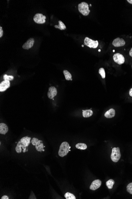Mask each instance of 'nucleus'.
Listing matches in <instances>:
<instances>
[{
    "mask_svg": "<svg viewBox=\"0 0 132 199\" xmlns=\"http://www.w3.org/2000/svg\"><path fill=\"white\" fill-rule=\"evenodd\" d=\"M72 79H71L70 80H71V81H72Z\"/></svg>",
    "mask_w": 132,
    "mask_h": 199,
    "instance_id": "34",
    "label": "nucleus"
},
{
    "mask_svg": "<svg viewBox=\"0 0 132 199\" xmlns=\"http://www.w3.org/2000/svg\"><path fill=\"white\" fill-rule=\"evenodd\" d=\"M1 199H9V197L7 196H4L1 197Z\"/></svg>",
    "mask_w": 132,
    "mask_h": 199,
    "instance_id": "27",
    "label": "nucleus"
},
{
    "mask_svg": "<svg viewBox=\"0 0 132 199\" xmlns=\"http://www.w3.org/2000/svg\"><path fill=\"white\" fill-rule=\"evenodd\" d=\"M83 116L84 118L90 117L93 114L92 110L90 109L85 110L83 112Z\"/></svg>",
    "mask_w": 132,
    "mask_h": 199,
    "instance_id": "16",
    "label": "nucleus"
},
{
    "mask_svg": "<svg viewBox=\"0 0 132 199\" xmlns=\"http://www.w3.org/2000/svg\"><path fill=\"white\" fill-rule=\"evenodd\" d=\"M78 9L79 12L84 16L88 15L90 12L89 5L85 2H83L79 4L78 5Z\"/></svg>",
    "mask_w": 132,
    "mask_h": 199,
    "instance_id": "2",
    "label": "nucleus"
},
{
    "mask_svg": "<svg viewBox=\"0 0 132 199\" xmlns=\"http://www.w3.org/2000/svg\"><path fill=\"white\" fill-rule=\"evenodd\" d=\"M129 54L130 56L132 57V48H131L130 51L129 52Z\"/></svg>",
    "mask_w": 132,
    "mask_h": 199,
    "instance_id": "29",
    "label": "nucleus"
},
{
    "mask_svg": "<svg viewBox=\"0 0 132 199\" xmlns=\"http://www.w3.org/2000/svg\"><path fill=\"white\" fill-rule=\"evenodd\" d=\"M10 85V81L8 80H4L1 82L0 84V92H5L9 88Z\"/></svg>",
    "mask_w": 132,
    "mask_h": 199,
    "instance_id": "11",
    "label": "nucleus"
},
{
    "mask_svg": "<svg viewBox=\"0 0 132 199\" xmlns=\"http://www.w3.org/2000/svg\"><path fill=\"white\" fill-rule=\"evenodd\" d=\"M98 51L99 52H100V51H101V50H100V49H99V50H98Z\"/></svg>",
    "mask_w": 132,
    "mask_h": 199,
    "instance_id": "31",
    "label": "nucleus"
},
{
    "mask_svg": "<svg viewBox=\"0 0 132 199\" xmlns=\"http://www.w3.org/2000/svg\"><path fill=\"white\" fill-rule=\"evenodd\" d=\"M129 94L131 97H132V88L130 90L129 92Z\"/></svg>",
    "mask_w": 132,
    "mask_h": 199,
    "instance_id": "28",
    "label": "nucleus"
},
{
    "mask_svg": "<svg viewBox=\"0 0 132 199\" xmlns=\"http://www.w3.org/2000/svg\"><path fill=\"white\" fill-rule=\"evenodd\" d=\"M113 52H114L115 50H113Z\"/></svg>",
    "mask_w": 132,
    "mask_h": 199,
    "instance_id": "33",
    "label": "nucleus"
},
{
    "mask_svg": "<svg viewBox=\"0 0 132 199\" xmlns=\"http://www.w3.org/2000/svg\"><path fill=\"white\" fill-rule=\"evenodd\" d=\"M3 35V31L2 27L1 26L0 27V38L2 37Z\"/></svg>",
    "mask_w": 132,
    "mask_h": 199,
    "instance_id": "26",
    "label": "nucleus"
},
{
    "mask_svg": "<svg viewBox=\"0 0 132 199\" xmlns=\"http://www.w3.org/2000/svg\"><path fill=\"white\" fill-rule=\"evenodd\" d=\"M127 1L128 3L130 4H132V0H127Z\"/></svg>",
    "mask_w": 132,
    "mask_h": 199,
    "instance_id": "30",
    "label": "nucleus"
},
{
    "mask_svg": "<svg viewBox=\"0 0 132 199\" xmlns=\"http://www.w3.org/2000/svg\"><path fill=\"white\" fill-rule=\"evenodd\" d=\"M113 58L115 62L120 65L123 64L125 61V59L124 58V56L119 53L115 54L113 55Z\"/></svg>",
    "mask_w": 132,
    "mask_h": 199,
    "instance_id": "7",
    "label": "nucleus"
},
{
    "mask_svg": "<svg viewBox=\"0 0 132 199\" xmlns=\"http://www.w3.org/2000/svg\"><path fill=\"white\" fill-rule=\"evenodd\" d=\"M63 72L64 76H65V79L67 80H68V81L70 80L72 78V75L67 70H64L63 71Z\"/></svg>",
    "mask_w": 132,
    "mask_h": 199,
    "instance_id": "19",
    "label": "nucleus"
},
{
    "mask_svg": "<svg viewBox=\"0 0 132 199\" xmlns=\"http://www.w3.org/2000/svg\"><path fill=\"white\" fill-rule=\"evenodd\" d=\"M42 142V141L39 140L38 139L35 138H33L31 141V143L33 146H35L36 149L38 151H45L43 149V147L45 146H43V143Z\"/></svg>",
    "mask_w": 132,
    "mask_h": 199,
    "instance_id": "4",
    "label": "nucleus"
},
{
    "mask_svg": "<svg viewBox=\"0 0 132 199\" xmlns=\"http://www.w3.org/2000/svg\"><path fill=\"white\" fill-rule=\"evenodd\" d=\"M65 197L66 199H76L75 195L69 192H67L65 195Z\"/></svg>",
    "mask_w": 132,
    "mask_h": 199,
    "instance_id": "22",
    "label": "nucleus"
},
{
    "mask_svg": "<svg viewBox=\"0 0 132 199\" xmlns=\"http://www.w3.org/2000/svg\"><path fill=\"white\" fill-rule=\"evenodd\" d=\"M46 16H43L42 14L37 13L33 18V20L36 23L38 24H43L46 22Z\"/></svg>",
    "mask_w": 132,
    "mask_h": 199,
    "instance_id": "6",
    "label": "nucleus"
},
{
    "mask_svg": "<svg viewBox=\"0 0 132 199\" xmlns=\"http://www.w3.org/2000/svg\"><path fill=\"white\" fill-rule=\"evenodd\" d=\"M57 94V89L55 87H50L48 89V92L47 93L48 98L50 99H53Z\"/></svg>",
    "mask_w": 132,
    "mask_h": 199,
    "instance_id": "9",
    "label": "nucleus"
},
{
    "mask_svg": "<svg viewBox=\"0 0 132 199\" xmlns=\"http://www.w3.org/2000/svg\"><path fill=\"white\" fill-rule=\"evenodd\" d=\"M58 25H55V28L58 29H60L61 30H65V29H66V26L61 21H58Z\"/></svg>",
    "mask_w": 132,
    "mask_h": 199,
    "instance_id": "17",
    "label": "nucleus"
},
{
    "mask_svg": "<svg viewBox=\"0 0 132 199\" xmlns=\"http://www.w3.org/2000/svg\"><path fill=\"white\" fill-rule=\"evenodd\" d=\"M101 184H102V182L100 180L97 179L95 180L91 183V185L90 186V189L91 190H96L100 187Z\"/></svg>",
    "mask_w": 132,
    "mask_h": 199,
    "instance_id": "12",
    "label": "nucleus"
},
{
    "mask_svg": "<svg viewBox=\"0 0 132 199\" xmlns=\"http://www.w3.org/2000/svg\"><path fill=\"white\" fill-rule=\"evenodd\" d=\"M90 6H92V5H91V4H90Z\"/></svg>",
    "mask_w": 132,
    "mask_h": 199,
    "instance_id": "35",
    "label": "nucleus"
},
{
    "mask_svg": "<svg viewBox=\"0 0 132 199\" xmlns=\"http://www.w3.org/2000/svg\"><path fill=\"white\" fill-rule=\"evenodd\" d=\"M82 47H84V45H82Z\"/></svg>",
    "mask_w": 132,
    "mask_h": 199,
    "instance_id": "32",
    "label": "nucleus"
},
{
    "mask_svg": "<svg viewBox=\"0 0 132 199\" xmlns=\"http://www.w3.org/2000/svg\"><path fill=\"white\" fill-rule=\"evenodd\" d=\"M121 157V154L120 151V148H114L112 149L111 159L113 162H118Z\"/></svg>",
    "mask_w": 132,
    "mask_h": 199,
    "instance_id": "3",
    "label": "nucleus"
},
{
    "mask_svg": "<svg viewBox=\"0 0 132 199\" xmlns=\"http://www.w3.org/2000/svg\"><path fill=\"white\" fill-rule=\"evenodd\" d=\"M31 139V138L30 137L25 136L22 138L20 140L21 143L23 145V147L25 150L27 149V147L29 146V144L30 143Z\"/></svg>",
    "mask_w": 132,
    "mask_h": 199,
    "instance_id": "13",
    "label": "nucleus"
},
{
    "mask_svg": "<svg viewBox=\"0 0 132 199\" xmlns=\"http://www.w3.org/2000/svg\"><path fill=\"white\" fill-rule=\"evenodd\" d=\"M76 148L81 150H85L87 148V146L85 143H78L76 145Z\"/></svg>",
    "mask_w": 132,
    "mask_h": 199,
    "instance_id": "20",
    "label": "nucleus"
},
{
    "mask_svg": "<svg viewBox=\"0 0 132 199\" xmlns=\"http://www.w3.org/2000/svg\"><path fill=\"white\" fill-rule=\"evenodd\" d=\"M115 114V110L113 108H111L106 112L105 114V116L107 118H111L114 117Z\"/></svg>",
    "mask_w": 132,
    "mask_h": 199,
    "instance_id": "14",
    "label": "nucleus"
},
{
    "mask_svg": "<svg viewBox=\"0 0 132 199\" xmlns=\"http://www.w3.org/2000/svg\"><path fill=\"white\" fill-rule=\"evenodd\" d=\"M84 44L85 46L90 48L95 49L97 47L98 45V41L97 40L94 41L89 38V37H85L84 40Z\"/></svg>",
    "mask_w": 132,
    "mask_h": 199,
    "instance_id": "5",
    "label": "nucleus"
},
{
    "mask_svg": "<svg viewBox=\"0 0 132 199\" xmlns=\"http://www.w3.org/2000/svg\"><path fill=\"white\" fill-rule=\"evenodd\" d=\"M8 128L7 125L3 123L0 124V134H5L8 132Z\"/></svg>",
    "mask_w": 132,
    "mask_h": 199,
    "instance_id": "15",
    "label": "nucleus"
},
{
    "mask_svg": "<svg viewBox=\"0 0 132 199\" xmlns=\"http://www.w3.org/2000/svg\"><path fill=\"white\" fill-rule=\"evenodd\" d=\"M35 43V40L34 38H31L29 39L23 46L22 47L23 49L28 50L33 47Z\"/></svg>",
    "mask_w": 132,
    "mask_h": 199,
    "instance_id": "10",
    "label": "nucleus"
},
{
    "mask_svg": "<svg viewBox=\"0 0 132 199\" xmlns=\"http://www.w3.org/2000/svg\"><path fill=\"white\" fill-rule=\"evenodd\" d=\"M127 190L130 194H132V182L129 183L127 186Z\"/></svg>",
    "mask_w": 132,
    "mask_h": 199,
    "instance_id": "25",
    "label": "nucleus"
},
{
    "mask_svg": "<svg viewBox=\"0 0 132 199\" xmlns=\"http://www.w3.org/2000/svg\"><path fill=\"white\" fill-rule=\"evenodd\" d=\"M99 74L101 75V77L103 79L105 78L106 74L105 69L103 68H101L99 69L98 71Z\"/></svg>",
    "mask_w": 132,
    "mask_h": 199,
    "instance_id": "23",
    "label": "nucleus"
},
{
    "mask_svg": "<svg viewBox=\"0 0 132 199\" xmlns=\"http://www.w3.org/2000/svg\"><path fill=\"white\" fill-rule=\"evenodd\" d=\"M115 182L113 179H110L106 182V185L109 189H112L113 186Z\"/></svg>",
    "mask_w": 132,
    "mask_h": 199,
    "instance_id": "21",
    "label": "nucleus"
},
{
    "mask_svg": "<svg viewBox=\"0 0 132 199\" xmlns=\"http://www.w3.org/2000/svg\"><path fill=\"white\" fill-rule=\"evenodd\" d=\"M22 147L23 145L21 143V141H18L15 148L16 152L18 153H21L22 151Z\"/></svg>",
    "mask_w": 132,
    "mask_h": 199,
    "instance_id": "18",
    "label": "nucleus"
},
{
    "mask_svg": "<svg viewBox=\"0 0 132 199\" xmlns=\"http://www.w3.org/2000/svg\"><path fill=\"white\" fill-rule=\"evenodd\" d=\"M113 46L115 47H118L123 46L125 45V42L123 39L118 37L113 41Z\"/></svg>",
    "mask_w": 132,
    "mask_h": 199,
    "instance_id": "8",
    "label": "nucleus"
},
{
    "mask_svg": "<svg viewBox=\"0 0 132 199\" xmlns=\"http://www.w3.org/2000/svg\"><path fill=\"white\" fill-rule=\"evenodd\" d=\"M70 147L67 142H63L60 146L58 154L61 157H63L67 155L69 151H70Z\"/></svg>",
    "mask_w": 132,
    "mask_h": 199,
    "instance_id": "1",
    "label": "nucleus"
},
{
    "mask_svg": "<svg viewBox=\"0 0 132 199\" xmlns=\"http://www.w3.org/2000/svg\"><path fill=\"white\" fill-rule=\"evenodd\" d=\"M3 79L4 80H8L12 81L13 80L14 77L12 76H8L6 74H5L3 76Z\"/></svg>",
    "mask_w": 132,
    "mask_h": 199,
    "instance_id": "24",
    "label": "nucleus"
}]
</instances>
